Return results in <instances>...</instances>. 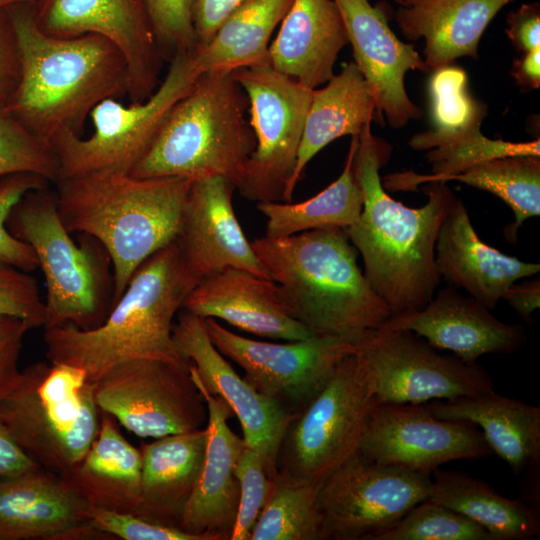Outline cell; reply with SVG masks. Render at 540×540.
Listing matches in <instances>:
<instances>
[{
	"instance_id": "6da1fadb",
	"label": "cell",
	"mask_w": 540,
	"mask_h": 540,
	"mask_svg": "<svg viewBox=\"0 0 540 540\" xmlns=\"http://www.w3.org/2000/svg\"><path fill=\"white\" fill-rule=\"evenodd\" d=\"M391 152L371 124L358 135L353 169L363 205L357 221L344 230L362 257L365 277L397 316L423 309L434 296L441 279L435 244L457 197L446 182H429L423 188L428 200L420 208L392 198L379 174Z\"/></svg>"
},
{
	"instance_id": "7a4b0ae2",
	"label": "cell",
	"mask_w": 540,
	"mask_h": 540,
	"mask_svg": "<svg viewBox=\"0 0 540 540\" xmlns=\"http://www.w3.org/2000/svg\"><path fill=\"white\" fill-rule=\"evenodd\" d=\"M21 60L18 87L5 106L35 136L53 146L82 135L102 101L127 96L129 76L118 48L104 37L59 38L35 23L33 2L6 7Z\"/></svg>"
},
{
	"instance_id": "3957f363",
	"label": "cell",
	"mask_w": 540,
	"mask_h": 540,
	"mask_svg": "<svg viewBox=\"0 0 540 540\" xmlns=\"http://www.w3.org/2000/svg\"><path fill=\"white\" fill-rule=\"evenodd\" d=\"M175 240L136 269L105 320L92 329L67 323L44 331L51 363L83 370L95 383L113 367L136 359H154L189 370L177 350L173 325L188 294L198 284Z\"/></svg>"
},
{
	"instance_id": "277c9868",
	"label": "cell",
	"mask_w": 540,
	"mask_h": 540,
	"mask_svg": "<svg viewBox=\"0 0 540 540\" xmlns=\"http://www.w3.org/2000/svg\"><path fill=\"white\" fill-rule=\"evenodd\" d=\"M287 313L314 334L359 345L391 316L357 263L343 228L316 229L251 242Z\"/></svg>"
},
{
	"instance_id": "5b68a950",
	"label": "cell",
	"mask_w": 540,
	"mask_h": 540,
	"mask_svg": "<svg viewBox=\"0 0 540 540\" xmlns=\"http://www.w3.org/2000/svg\"><path fill=\"white\" fill-rule=\"evenodd\" d=\"M191 182L100 171L60 178L53 184L66 229L96 238L111 258L112 306L141 263L176 239Z\"/></svg>"
},
{
	"instance_id": "8992f818",
	"label": "cell",
	"mask_w": 540,
	"mask_h": 540,
	"mask_svg": "<svg viewBox=\"0 0 540 540\" xmlns=\"http://www.w3.org/2000/svg\"><path fill=\"white\" fill-rule=\"evenodd\" d=\"M247 96L233 72L201 73L134 166L139 178L221 176L238 188L255 149Z\"/></svg>"
},
{
	"instance_id": "52a82bcc",
	"label": "cell",
	"mask_w": 540,
	"mask_h": 540,
	"mask_svg": "<svg viewBox=\"0 0 540 540\" xmlns=\"http://www.w3.org/2000/svg\"><path fill=\"white\" fill-rule=\"evenodd\" d=\"M6 227L32 247L44 274V329L99 326L112 307V261L90 235L79 234L76 244L59 216L55 191L48 186L27 192L10 210Z\"/></svg>"
},
{
	"instance_id": "ba28073f",
	"label": "cell",
	"mask_w": 540,
	"mask_h": 540,
	"mask_svg": "<svg viewBox=\"0 0 540 540\" xmlns=\"http://www.w3.org/2000/svg\"><path fill=\"white\" fill-rule=\"evenodd\" d=\"M100 409L94 383L80 368L37 362L21 371L0 400V419L36 464L62 474L75 466L97 436Z\"/></svg>"
},
{
	"instance_id": "9c48e42d",
	"label": "cell",
	"mask_w": 540,
	"mask_h": 540,
	"mask_svg": "<svg viewBox=\"0 0 540 540\" xmlns=\"http://www.w3.org/2000/svg\"><path fill=\"white\" fill-rule=\"evenodd\" d=\"M378 402L372 376L357 350L338 366L314 400L290 420L278 455V472L317 485L358 453Z\"/></svg>"
},
{
	"instance_id": "30bf717a",
	"label": "cell",
	"mask_w": 540,
	"mask_h": 540,
	"mask_svg": "<svg viewBox=\"0 0 540 540\" xmlns=\"http://www.w3.org/2000/svg\"><path fill=\"white\" fill-rule=\"evenodd\" d=\"M199 74L192 53L180 52L170 60L164 78L145 101L126 105L109 98L99 103L90 114L94 127L90 136H67L53 146L59 179L100 171L130 174Z\"/></svg>"
},
{
	"instance_id": "8fae6325",
	"label": "cell",
	"mask_w": 540,
	"mask_h": 540,
	"mask_svg": "<svg viewBox=\"0 0 540 540\" xmlns=\"http://www.w3.org/2000/svg\"><path fill=\"white\" fill-rule=\"evenodd\" d=\"M233 76L247 96L256 140L237 189L250 201L290 203V184L314 89L270 64L240 68Z\"/></svg>"
},
{
	"instance_id": "7c38bea8",
	"label": "cell",
	"mask_w": 540,
	"mask_h": 540,
	"mask_svg": "<svg viewBox=\"0 0 540 540\" xmlns=\"http://www.w3.org/2000/svg\"><path fill=\"white\" fill-rule=\"evenodd\" d=\"M208 335L243 378L291 417L303 411L326 386L338 366L359 345L331 335L272 343L238 335L216 319H204Z\"/></svg>"
},
{
	"instance_id": "4fadbf2b",
	"label": "cell",
	"mask_w": 540,
	"mask_h": 540,
	"mask_svg": "<svg viewBox=\"0 0 540 540\" xmlns=\"http://www.w3.org/2000/svg\"><path fill=\"white\" fill-rule=\"evenodd\" d=\"M358 352L379 402L424 404L495 391L483 367L442 354L410 330L381 326L359 343Z\"/></svg>"
},
{
	"instance_id": "5bb4252c",
	"label": "cell",
	"mask_w": 540,
	"mask_h": 540,
	"mask_svg": "<svg viewBox=\"0 0 540 540\" xmlns=\"http://www.w3.org/2000/svg\"><path fill=\"white\" fill-rule=\"evenodd\" d=\"M431 474L356 453L318 484L325 540H371L429 496Z\"/></svg>"
},
{
	"instance_id": "9a60e30c",
	"label": "cell",
	"mask_w": 540,
	"mask_h": 540,
	"mask_svg": "<svg viewBox=\"0 0 540 540\" xmlns=\"http://www.w3.org/2000/svg\"><path fill=\"white\" fill-rule=\"evenodd\" d=\"M94 398L101 412L141 438L207 424V407L189 370L160 360L136 359L113 367L94 383Z\"/></svg>"
},
{
	"instance_id": "2e32d148",
	"label": "cell",
	"mask_w": 540,
	"mask_h": 540,
	"mask_svg": "<svg viewBox=\"0 0 540 540\" xmlns=\"http://www.w3.org/2000/svg\"><path fill=\"white\" fill-rule=\"evenodd\" d=\"M34 20L50 36L98 35L113 43L128 67L127 97L148 99L161 82L165 58L145 0H36Z\"/></svg>"
},
{
	"instance_id": "e0dca14e",
	"label": "cell",
	"mask_w": 540,
	"mask_h": 540,
	"mask_svg": "<svg viewBox=\"0 0 540 540\" xmlns=\"http://www.w3.org/2000/svg\"><path fill=\"white\" fill-rule=\"evenodd\" d=\"M358 453L375 462L431 474L453 460L491 456L481 430L461 420L442 419L425 404L378 402Z\"/></svg>"
},
{
	"instance_id": "ac0fdd59",
	"label": "cell",
	"mask_w": 540,
	"mask_h": 540,
	"mask_svg": "<svg viewBox=\"0 0 540 540\" xmlns=\"http://www.w3.org/2000/svg\"><path fill=\"white\" fill-rule=\"evenodd\" d=\"M178 352L193 366L201 384L221 397L238 418L248 448L261 456L271 480L278 473V455L293 418L240 376L213 345L204 319L181 309L173 325Z\"/></svg>"
},
{
	"instance_id": "d6986e66",
	"label": "cell",
	"mask_w": 540,
	"mask_h": 540,
	"mask_svg": "<svg viewBox=\"0 0 540 540\" xmlns=\"http://www.w3.org/2000/svg\"><path fill=\"white\" fill-rule=\"evenodd\" d=\"M235 190L236 186L221 176L191 182L175 242L198 282L227 268L270 279L235 215Z\"/></svg>"
},
{
	"instance_id": "ffe728a7",
	"label": "cell",
	"mask_w": 540,
	"mask_h": 540,
	"mask_svg": "<svg viewBox=\"0 0 540 540\" xmlns=\"http://www.w3.org/2000/svg\"><path fill=\"white\" fill-rule=\"evenodd\" d=\"M345 24L354 63L367 81L378 111L393 128L422 116L408 96V71L429 73L413 45L401 41L388 24L385 9L369 0H334Z\"/></svg>"
},
{
	"instance_id": "44dd1931",
	"label": "cell",
	"mask_w": 540,
	"mask_h": 540,
	"mask_svg": "<svg viewBox=\"0 0 540 540\" xmlns=\"http://www.w3.org/2000/svg\"><path fill=\"white\" fill-rule=\"evenodd\" d=\"M90 508L64 477L45 468L0 478V540L111 539L92 526Z\"/></svg>"
},
{
	"instance_id": "7402d4cb",
	"label": "cell",
	"mask_w": 540,
	"mask_h": 540,
	"mask_svg": "<svg viewBox=\"0 0 540 540\" xmlns=\"http://www.w3.org/2000/svg\"><path fill=\"white\" fill-rule=\"evenodd\" d=\"M189 373L207 407V445L179 528L202 540H230L240 497L237 468L246 444L228 425L234 415L229 405L204 388L192 365Z\"/></svg>"
},
{
	"instance_id": "603a6c76",
	"label": "cell",
	"mask_w": 540,
	"mask_h": 540,
	"mask_svg": "<svg viewBox=\"0 0 540 540\" xmlns=\"http://www.w3.org/2000/svg\"><path fill=\"white\" fill-rule=\"evenodd\" d=\"M382 326L410 330L467 362L484 354H512L527 342L521 325L500 321L485 305L450 285L423 309L391 316Z\"/></svg>"
},
{
	"instance_id": "cb8c5ba5",
	"label": "cell",
	"mask_w": 540,
	"mask_h": 540,
	"mask_svg": "<svg viewBox=\"0 0 540 540\" xmlns=\"http://www.w3.org/2000/svg\"><path fill=\"white\" fill-rule=\"evenodd\" d=\"M182 309L265 338L295 341L316 335L287 313L273 280L241 269L227 268L203 279Z\"/></svg>"
},
{
	"instance_id": "d4e9b609",
	"label": "cell",
	"mask_w": 540,
	"mask_h": 540,
	"mask_svg": "<svg viewBox=\"0 0 540 540\" xmlns=\"http://www.w3.org/2000/svg\"><path fill=\"white\" fill-rule=\"evenodd\" d=\"M441 278L493 309L516 281L530 278L540 265L508 256L484 243L475 232L467 209L456 198L445 216L435 244Z\"/></svg>"
},
{
	"instance_id": "484cf974",
	"label": "cell",
	"mask_w": 540,
	"mask_h": 540,
	"mask_svg": "<svg viewBox=\"0 0 540 540\" xmlns=\"http://www.w3.org/2000/svg\"><path fill=\"white\" fill-rule=\"evenodd\" d=\"M344 21L334 0H293L269 47V64L310 89L334 75L347 45Z\"/></svg>"
},
{
	"instance_id": "4316f807",
	"label": "cell",
	"mask_w": 540,
	"mask_h": 540,
	"mask_svg": "<svg viewBox=\"0 0 540 540\" xmlns=\"http://www.w3.org/2000/svg\"><path fill=\"white\" fill-rule=\"evenodd\" d=\"M395 12L401 33L424 40L430 71L461 57L478 59L480 39L499 11L515 0H403Z\"/></svg>"
},
{
	"instance_id": "83f0119b",
	"label": "cell",
	"mask_w": 540,
	"mask_h": 540,
	"mask_svg": "<svg viewBox=\"0 0 540 540\" xmlns=\"http://www.w3.org/2000/svg\"><path fill=\"white\" fill-rule=\"evenodd\" d=\"M207 445L206 426L143 442L138 515L178 527L200 476Z\"/></svg>"
},
{
	"instance_id": "f1b7e54d",
	"label": "cell",
	"mask_w": 540,
	"mask_h": 540,
	"mask_svg": "<svg viewBox=\"0 0 540 540\" xmlns=\"http://www.w3.org/2000/svg\"><path fill=\"white\" fill-rule=\"evenodd\" d=\"M442 419L476 425L492 449L515 474H539L540 408L496 391L451 401L424 403Z\"/></svg>"
},
{
	"instance_id": "f546056e",
	"label": "cell",
	"mask_w": 540,
	"mask_h": 540,
	"mask_svg": "<svg viewBox=\"0 0 540 540\" xmlns=\"http://www.w3.org/2000/svg\"><path fill=\"white\" fill-rule=\"evenodd\" d=\"M384 122L367 81L354 62L320 89H314L306 114L295 172L290 189L302 178L307 164L325 146L339 137L358 136L364 127Z\"/></svg>"
},
{
	"instance_id": "4dcf8cb0",
	"label": "cell",
	"mask_w": 540,
	"mask_h": 540,
	"mask_svg": "<svg viewBox=\"0 0 540 540\" xmlns=\"http://www.w3.org/2000/svg\"><path fill=\"white\" fill-rule=\"evenodd\" d=\"M91 505L136 514L140 499L141 452L102 412L96 438L83 458L60 474Z\"/></svg>"
},
{
	"instance_id": "1f68e13d",
	"label": "cell",
	"mask_w": 540,
	"mask_h": 540,
	"mask_svg": "<svg viewBox=\"0 0 540 540\" xmlns=\"http://www.w3.org/2000/svg\"><path fill=\"white\" fill-rule=\"evenodd\" d=\"M428 499L476 522L495 540H528L540 535L537 507L524 499L507 498L485 481L459 471L435 469Z\"/></svg>"
},
{
	"instance_id": "d6a6232c",
	"label": "cell",
	"mask_w": 540,
	"mask_h": 540,
	"mask_svg": "<svg viewBox=\"0 0 540 540\" xmlns=\"http://www.w3.org/2000/svg\"><path fill=\"white\" fill-rule=\"evenodd\" d=\"M293 0H247L218 27L211 40L192 54L201 73L233 72L269 64L271 36Z\"/></svg>"
},
{
	"instance_id": "836d02e7",
	"label": "cell",
	"mask_w": 540,
	"mask_h": 540,
	"mask_svg": "<svg viewBox=\"0 0 540 540\" xmlns=\"http://www.w3.org/2000/svg\"><path fill=\"white\" fill-rule=\"evenodd\" d=\"M358 136H352L348 156L340 176L327 188L306 201L258 202L266 217V237L281 238L305 231L347 228L360 216L363 198L353 169Z\"/></svg>"
},
{
	"instance_id": "e575fe53",
	"label": "cell",
	"mask_w": 540,
	"mask_h": 540,
	"mask_svg": "<svg viewBox=\"0 0 540 540\" xmlns=\"http://www.w3.org/2000/svg\"><path fill=\"white\" fill-rule=\"evenodd\" d=\"M432 127L417 133L409 146L417 151L453 149L482 140L487 106L469 91L466 72L451 64L433 70L428 85Z\"/></svg>"
},
{
	"instance_id": "d590c367",
	"label": "cell",
	"mask_w": 540,
	"mask_h": 540,
	"mask_svg": "<svg viewBox=\"0 0 540 540\" xmlns=\"http://www.w3.org/2000/svg\"><path fill=\"white\" fill-rule=\"evenodd\" d=\"M456 180L488 191L504 201L515 220L504 229L505 238L514 243L526 219L540 215V156L512 155L486 160L451 175Z\"/></svg>"
},
{
	"instance_id": "8d00e7d4",
	"label": "cell",
	"mask_w": 540,
	"mask_h": 540,
	"mask_svg": "<svg viewBox=\"0 0 540 540\" xmlns=\"http://www.w3.org/2000/svg\"><path fill=\"white\" fill-rule=\"evenodd\" d=\"M316 491L278 472L250 540H325Z\"/></svg>"
},
{
	"instance_id": "74e56055",
	"label": "cell",
	"mask_w": 540,
	"mask_h": 540,
	"mask_svg": "<svg viewBox=\"0 0 540 540\" xmlns=\"http://www.w3.org/2000/svg\"><path fill=\"white\" fill-rule=\"evenodd\" d=\"M371 540H495L482 526L430 499L418 503Z\"/></svg>"
},
{
	"instance_id": "f35d334b",
	"label": "cell",
	"mask_w": 540,
	"mask_h": 540,
	"mask_svg": "<svg viewBox=\"0 0 540 540\" xmlns=\"http://www.w3.org/2000/svg\"><path fill=\"white\" fill-rule=\"evenodd\" d=\"M34 173L54 184L60 167L54 149L0 107V177Z\"/></svg>"
},
{
	"instance_id": "ab89813d",
	"label": "cell",
	"mask_w": 540,
	"mask_h": 540,
	"mask_svg": "<svg viewBox=\"0 0 540 540\" xmlns=\"http://www.w3.org/2000/svg\"><path fill=\"white\" fill-rule=\"evenodd\" d=\"M48 179L34 173H15L0 177V261L26 272L38 268L32 247L14 237L6 227L12 207L29 191L48 187Z\"/></svg>"
},
{
	"instance_id": "60d3db41",
	"label": "cell",
	"mask_w": 540,
	"mask_h": 540,
	"mask_svg": "<svg viewBox=\"0 0 540 540\" xmlns=\"http://www.w3.org/2000/svg\"><path fill=\"white\" fill-rule=\"evenodd\" d=\"M237 476L240 497L230 540H250L254 525L271 492L273 480L269 478L259 453L247 446L241 454Z\"/></svg>"
},
{
	"instance_id": "b9f144b4",
	"label": "cell",
	"mask_w": 540,
	"mask_h": 540,
	"mask_svg": "<svg viewBox=\"0 0 540 540\" xmlns=\"http://www.w3.org/2000/svg\"><path fill=\"white\" fill-rule=\"evenodd\" d=\"M165 61L180 52L194 53L195 34L188 0H145Z\"/></svg>"
},
{
	"instance_id": "7bdbcfd3",
	"label": "cell",
	"mask_w": 540,
	"mask_h": 540,
	"mask_svg": "<svg viewBox=\"0 0 540 540\" xmlns=\"http://www.w3.org/2000/svg\"><path fill=\"white\" fill-rule=\"evenodd\" d=\"M44 310L36 279L0 261V313L21 318L35 329L44 325Z\"/></svg>"
},
{
	"instance_id": "ee69618b",
	"label": "cell",
	"mask_w": 540,
	"mask_h": 540,
	"mask_svg": "<svg viewBox=\"0 0 540 540\" xmlns=\"http://www.w3.org/2000/svg\"><path fill=\"white\" fill-rule=\"evenodd\" d=\"M90 522L111 539L123 540H202L178 527L167 526L131 513H120L91 505Z\"/></svg>"
},
{
	"instance_id": "f6af8a7d",
	"label": "cell",
	"mask_w": 540,
	"mask_h": 540,
	"mask_svg": "<svg viewBox=\"0 0 540 540\" xmlns=\"http://www.w3.org/2000/svg\"><path fill=\"white\" fill-rule=\"evenodd\" d=\"M30 329L21 318L0 313V400L16 387L20 379L18 361L24 336Z\"/></svg>"
},
{
	"instance_id": "bcb514c9",
	"label": "cell",
	"mask_w": 540,
	"mask_h": 540,
	"mask_svg": "<svg viewBox=\"0 0 540 540\" xmlns=\"http://www.w3.org/2000/svg\"><path fill=\"white\" fill-rule=\"evenodd\" d=\"M21 77V60L16 34L7 8H0V107L15 93Z\"/></svg>"
},
{
	"instance_id": "7dc6e473",
	"label": "cell",
	"mask_w": 540,
	"mask_h": 540,
	"mask_svg": "<svg viewBox=\"0 0 540 540\" xmlns=\"http://www.w3.org/2000/svg\"><path fill=\"white\" fill-rule=\"evenodd\" d=\"M245 1L247 0H188L196 40L195 51L204 47L221 23Z\"/></svg>"
},
{
	"instance_id": "c3c4849f",
	"label": "cell",
	"mask_w": 540,
	"mask_h": 540,
	"mask_svg": "<svg viewBox=\"0 0 540 540\" xmlns=\"http://www.w3.org/2000/svg\"><path fill=\"white\" fill-rule=\"evenodd\" d=\"M506 34L522 53L540 48V4L524 3L507 16Z\"/></svg>"
},
{
	"instance_id": "681fc988",
	"label": "cell",
	"mask_w": 540,
	"mask_h": 540,
	"mask_svg": "<svg viewBox=\"0 0 540 540\" xmlns=\"http://www.w3.org/2000/svg\"><path fill=\"white\" fill-rule=\"evenodd\" d=\"M38 467L16 443L0 419V478L21 475Z\"/></svg>"
},
{
	"instance_id": "f907efd6",
	"label": "cell",
	"mask_w": 540,
	"mask_h": 540,
	"mask_svg": "<svg viewBox=\"0 0 540 540\" xmlns=\"http://www.w3.org/2000/svg\"><path fill=\"white\" fill-rule=\"evenodd\" d=\"M527 323L532 322V313L540 306V279L538 277L514 282L503 298Z\"/></svg>"
},
{
	"instance_id": "816d5d0a",
	"label": "cell",
	"mask_w": 540,
	"mask_h": 540,
	"mask_svg": "<svg viewBox=\"0 0 540 540\" xmlns=\"http://www.w3.org/2000/svg\"><path fill=\"white\" fill-rule=\"evenodd\" d=\"M511 75L517 84L525 89H537L540 86V48L523 53L514 60Z\"/></svg>"
},
{
	"instance_id": "f5cc1de1",
	"label": "cell",
	"mask_w": 540,
	"mask_h": 540,
	"mask_svg": "<svg viewBox=\"0 0 540 540\" xmlns=\"http://www.w3.org/2000/svg\"><path fill=\"white\" fill-rule=\"evenodd\" d=\"M36 0H0V8H6L11 5L21 4V3H32Z\"/></svg>"
},
{
	"instance_id": "db71d44e",
	"label": "cell",
	"mask_w": 540,
	"mask_h": 540,
	"mask_svg": "<svg viewBox=\"0 0 540 540\" xmlns=\"http://www.w3.org/2000/svg\"><path fill=\"white\" fill-rule=\"evenodd\" d=\"M393 1L396 2V3L399 4V5H402V4L404 3L403 0H393Z\"/></svg>"
}]
</instances>
